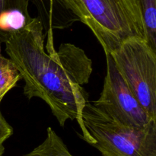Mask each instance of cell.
<instances>
[{"instance_id": "obj_1", "label": "cell", "mask_w": 156, "mask_h": 156, "mask_svg": "<svg viewBox=\"0 0 156 156\" xmlns=\"http://www.w3.org/2000/svg\"><path fill=\"white\" fill-rule=\"evenodd\" d=\"M44 42L42 24L33 18L23 30L9 35L5 52L24 81V95L44 101L61 127L67 120H77L82 138V111L88 102L83 85L89 82L92 62L74 44L64 43L56 50L54 42Z\"/></svg>"}, {"instance_id": "obj_2", "label": "cell", "mask_w": 156, "mask_h": 156, "mask_svg": "<svg viewBox=\"0 0 156 156\" xmlns=\"http://www.w3.org/2000/svg\"><path fill=\"white\" fill-rule=\"evenodd\" d=\"M58 1L91 30L105 55L112 53L129 38L147 41L141 9L136 0Z\"/></svg>"}, {"instance_id": "obj_3", "label": "cell", "mask_w": 156, "mask_h": 156, "mask_svg": "<svg viewBox=\"0 0 156 156\" xmlns=\"http://www.w3.org/2000/svg\"><path fill=\"white\" fill-rule=\"evenodd\" d=\"M83 140L101 156H156V121L136 129L104 112L88 101L82 111Z\"/></svg>"}, {"instance_id": "obj_4", "label": "cell", "mask_w": 156, "mask_h": 156, "mask_svg": "<svg viewBox=\"0 0 156 156\" xmlns=\"http://www.w3.org/2000/svg\"><path fill=\"white\" fill-rule=\"evenodd\" d=\"M109 55L141 106L156 120V52L146 40L131 37Z\"/></svg>"}, {"instance_id": "obj_5", "label": "cell", "mask_w": 156, "mask_h": 156, "mask_svg": "<svg viewBox=\"0 0 156 156\" xmlns=\"http://www.w3.org/2000/svg\"><path fill=\"white\" fill-rule=\"evenodd\" d=\"M107 73L98 99L93 105L122 123L143 129L153 122L117 71L112 58L106 54Z\"/></svg>"}, {"instance_id": "obj_6", "label": "cell", "mask_w": 156, "mask_h": 156, "mask_svg": "<svg viewBox=\"0 0 156 156\" xmlns=\"http://www.w3.org/2000/svg\"><path fill=\"white\" fill-rule=\"evenodd\" d=\"M33 18L28 12L20 9H10L0 14V32L9 37L11 34L23 30Z\"/></svg>"}, {"instance_id": "obj_7", "label": "cell", "mask_w": 156, "mask_h": 156, "mask_svg": "<svg viewBox=\"0 0 156 156\" xmlns=\"http://www.w3.org/2000/svg\"><path fill=\"white\" fill-rule=\"evenodd\" d=\"M23 156H73L66 145L51 127L47 128V136L42 143Z\"/></svg>"}, {"instance_id": "obj_8", "label": "cell", "mask_w": 156, "mask_h": 156, "mask_svg": "<svg viewBox=\"0 0 156 156\" xmlns=\"http://www.w3.org/2000/svg\"><path fill=\"white\" fill-rule=\"evenodd\" d=\"M141 9L146 39L156 52V0H136Z\"/></svg>"}, {"instance_id": "obj_9", "label": "cell", "mask_w": 156, "mask_h": 156, "mask_svg": "<svg viewBox=\"0 0 156 156\" xmlns=\"http://www.w3.org/2000/svg\"><path fill=\"white\" fill-rule=\"evenodd\" d=\"M21 76L12 61L0 55V104L5 95L15 88Z\"/></svg>"}, {"instance_id": "obj_10", "label": "cell", "mask_w": 156, "mask_h": 156, "mask_svg": "<svg viewBox=\"0 0 156 156\" xmlns=\"http://www.w3.org/2000/svg\"><path fill=\"white\" fill-rule=\"evenodd\" d=\"M13 134V128L6 121L0 111V153L5 152L4 143Z\"/></svg>"}, {"instance_id": "obj_11", "label": "cell", "mask_w": 156, "mask_h": 156, "mask_svg": "<svg viewBox=\"0 0 156 156\" xmlns=\"http://www.w3.org/2000/svg\"><path fill=\"white\" fill-rule=\"evenodd\" d=\"M53 5H54V0H49V9H50V12H54Z\"/></svg>"}, {"instance_id": "obj_12", "label": "cell", "mask_w": 156, "mask_h": 156, "mask_svg": "<svg viewBox=\"0 0 156 156\" xmlns=\"http://www.w3.org/2000/svg\"><path fill=\"white\" fill-rule=\"evenodd\" d=\"M4 155V152H2V153H0V156H3Z\"/></svg>"}, {"instance_id": "obj_13", "label": "cell", "mask_w": 156, "mask_h": 156, "mask_svg": "<svg viewBox=\"0 0 156 156\" xmlns=\"http://www.w3.org/2000/svg\"><path fill=\"white\" fill-rule=\"evenodd\" d=\"M0 46H1V44H0ZM0 55H2L1 54V50H0Z\"/></svg>"}]
</instances>
